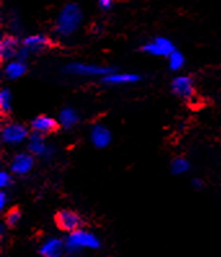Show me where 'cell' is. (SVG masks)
<instances>
[{
  "mask_svg": "<svg viewBox=\"0 0 221 257\" xmlns=\"http://www.w3.org/2000/svg\"><path fill=\"white\" fill-rule=\"evenodd\" d=\"M167 64H168V67H170L171 71H173V73H179V71H181V70L184 69L185 64H186V58H185L182 52H180L179 49H175V51L167 57Z\"/></svg>",
  "mask_w": 221,
  "mask_h": 257,
  "instance_id": "cell-19",
  "label": "cell"
},
{
  "mask_svg": "<svg viewBox=\"0 0 221 257\" xmlns=\"http://www.w3.org/2000/svg\"><path fill=\"white\" fill-rule=\"evenodd\" d=\"M56 225L60 230L65 233H71L83 226V218L80 217L78 212L70 208H62L56 213Z\"/></svg>",
  "mask_w": 221,
  "mask_h": 257,
  "instance_id": "cell-10",
  "label": "cell"
},
{
  "mask_svg": "<svg viewBox=\"0 0 221 257\" xmlns=\"http://www.w3.org/2000/svg\"><path fill=\"white\" fill-rule=\"evenodd\" d=\"M21 40L19 35L13 33L4 34L0 39V58L3 62L11 61L13 58H19L21 52Z\"/></svg>",
  "mask_w": 221,
  "mask_h": 257,
  "instance_id": "cell-11",
  "label": "cell"
},
{
  "mask_svg": "<svg viewBox=\"0 0 221 257\" xmlns=\"http://www.w3.org/2000/svg\"><path fill=\"white\" fill-rule=\"evenodd\" d=\"M16 176L11 172L10 170H2L0 171V189L3 190H10L15 185Z\"/></svg>",
  "mask_w": 221,
  "mask_h": 257,
  "instance_id": "cell-22",
  "label": "cell"
},
{
  "mask_svg": "<svg viewBox=\"0 0 221 257\" xmlns=\"http://www.w3.org/2000/svg\"><path fill=\"white\" fill-rule=\"evenodd\" d=\"M191 168V164L189 159L185 157H176L173 158L172 162L170 164V170L172 175L175 176H182L185 173H188Z\"/></svg>",
  "mask_w": 221,
  "mask_h": 257,
  "instance_id": "cell-20",
  "label": "cell"
},
{
  "mask_svg": "<svg viewBox=\"0 0 221 257\" xmlns=\"http://www.w3.org/2000/svg\"><path fill=\"white\" fill-rule=\"evenodd\" d=\"M39 253L42 257H64L66 253L65 239L58 236H48L40 243Z\"/></svg>",
  "mask_w": 221,
  "mask_h": 257,
  "instance_id": "cell-15",
  "label": "cell"
},
{
  "mask_svg": "<svg viewBox=\"0 0 221 257\" xmlns=\"http://www.w3.org/2000/svg\"><path fill=\"white\" fill-rule=\"evenodd\" d=\"M70 257H75V256H70Z\"/></svg>",
  "mask_w": 221,
  "mask_h": 257,
  "instance_id": "cell-26",
  "label": "cell"
},
{
  "mask_svg": "<svg viewBox=\"0 0 221 257\" xmlns=\"http://www.w3.org/2000/svg\"><path fill=\"white\" fill-rule=\"evenodd\" d=\"M84 13L78 3L65 4L58 12L53 25V33L58 39H69L79 31Z\"/></svg>",
  "mask_w": 221,
  "mask_h": 257,
  "instance_id": "cell-1",
  "label": "cell"
},
{
  "mask_svg": "<svg viewBox=\"0 0 221 257\" xmlns=\"http://www.w3.org/2000/svg\"><path fill=\"white\" fill-rule=\"evenodd\" d=\"M31 135L30 127L20 121L10 120L2 125L0 130V140L7 146L17 148L28 143L29 137Z\"/></svg>",
  "mask_w": 221,
  "mask_h": 257,
  "instance_id": "cell-3",
  "label": "cell"
},
{
  "mask_svg": "<svg viewBox=\"0 0 221 257\" xmlns=\"http://www.w3.org/2000/svg\"><path fill=\"white\" fill-rule=\"evenodd\" d=\"M57 120L61 128L64 130H73L80 123V114L73 106H65L58 111Z\"/></svg>",
  "mask_w": 221,
  "mask_h": 257,
  "instance_id": "cell-17",
  "label": "cell"
},
{
  "mask_svg": "<svg viewBox=\"0 0 221 257\" xmlns=\"http://www.w3.org/2000/svg\"><path fill=\"white\" fill-rule=\"evenodd\" d=\"M97 3H98V7H100V10L105 11H110L114 6V0H97Z\"/></svg>",
  "mask_w": 221,
  "mask_h": 257,
  "instance_id": "cell-24",
  "label": "cell"
},
{
  "mask_svg": "<svg viewBox=\"0 0 221 257\" xmlns=\"http://www.w3.org/2000/svg\"><path fill=\"white\" fill-rule=\"evenodd\" d=\"M28 61L22 58H13L7 61L3 65V76L8 82H16L19 79L24 78L28 73Z\"/></svg>",
  "mask_w": 221,
  "mask_h": 257,
  "instance_id": "cell-16",
  "label": "cell"
},
{
  "mask_svg": "<svg viewBox=\"0 0 221 257\" xmlns=\"http://www.w3.org/2000/svg\"><path fill=\"white\" fill-rule=\"evenodd\" d=\"M114 67L106 66L100 64H89V62H80V61H71L62 69L67 75L78 76V78H98L102 79L107 74L114 71Z\"/></svg>",
  "mask_w": 221,
  "mask_h": 257,
  "instance_id": "cell-4",
  "label": "cell"
},
{
  "mask_svg": "<svg viewBox=\"0 0 221 257\" xmlns=\"http://www.w3.org/2000/svg\"><path fill=\"white\" fill-rule=\"evenodd\" d=\"M35 159L30 152H19L13 154L10 162V171L16 177H25L33 172L35 167Z\"/></svg>",
  "mask_w": 221,
  "mask_h": 257,
  "instance_id": "cell-9",
  "label": "cell"
},
{
  "mask_svg": "<svg viewBox=\"0 0 221 257\" xmlns=\"http://www.w3.org/2000/svg\"><path fill=\"white\" fill-rule=\"evenodd\" d=\"M101 83L109 87H122V85H134L143 80V75L139 73H128V71H112L102 79Z\"/></svg>",
  "mask_w": 221,
  "mask_h": 257,
  "instance_id": "cell-12",
  "label": "cell"
},
{
  "mask_svg": "<svg viewBox=\"0 0 221 257\" xmlns=\"http://www.w3.org/2000/svg\"><path fill=\"white\" fill-rule=\"evenodd\" d=\"M176 49L175 43L167 37H154L153 39L148 40L141 46V51L144 53L153 57L167 58Z\"/></svg>",
  "mask_w": 221,
  "mask_h": 257,
  "instance_id": "cell-8",
  "label": "cell"
},
{
  "mask_svg": "<svg viewBox=\"0 0 221 257\" xmlns=\"http://www.w3.org/2000/svg\"><path fill=\"white\" fill-rule=\"evenodd\" d=\"M89 141L92 146L98 150L109 148L113 143V132L106 124L94 123L89 128Z\"/></svg>",
  "mask_w": 221,
  "mask_h": 257,
  "instance_id": "cell-13",
  "label": "cell"
},
{
  "mask_svg": "<svg viewBox=\"0 0 221 257\" xmlns=\"http://www.w3.org/2000/svg\"><path fill=\"white\" fill-rule=\"evenodd\" d=\"M22 218V213L19 208H10L4 215V224L8 227H13L19 224Z\"/></svg>",
  "mask_w": 221,
  "mask_h": 257,
  "instance_id": "cell-21",
  "label": "cell"
},
{
  "mask_svg": "<svg viewBox=\"0 0 221 257\" xmlns=\"http://www.w3.org/2000/svg\"><path fill=\"white\" fill-rule=\"evenodd\" d=\"M170 89L173 96L182 101H186V102L193 101L195 93H197L194 79L189 75H185V74H179V75L173 76V79L171 80Z\"/></svg>",
  "mask_w": 221,
  "mask_h": 257,
  "instance_id": "cell-6",
  "label": "cell"
},
{
  "mask_svg": "<svg viewBox=\"0 0 221 257\" xmlns=\"http://www.w3.org/2000/svg\"><path fill=\"white\" fill-rule=\"evenodd\" d=\"M13 109V93L11 88L3 87L0 89V112L2 115H10Z\"/></svg>",
  "mask_w": 221,
  "mask_h": 257,
  "instance_id": "cell-18",
  "label": "cell"
},
{
  "mask_svg": "<svg viewBox=\"0 0 221 257\" xmlns=\"http://www.w3.org/2000/svg\"><path fill=\"white\" fill-rule=\"evenodd\" d=\"M65 245H66V254L76 256L85 249H98L101 247V240L94 233L80 227L67 234L65 238Z\"/></svg>",
  "mask_w": 221,
  "mask_h": 257,
  "instance_id": "cell-2",
  "label": "cell"
},
{
  "mask_svg": "<svg viewBox=\"0 0 221 257\" xmlns=\"http://www.w3.org/2000/svg\"><path fill=\"white\" fill-rule=\"evenodd\" d=\"M10 202H11V195L8 193V190H0V209L4 211L7 207L10 206Z\"/></svg>",
  "mask_w": 221,
  "mask_h": 257,
  "instance_id": "cell-23",
  "label": "cell"
},
{
  "mask_svg": "<svg viewBox=\"0 0 221 257\" xmlns=\"http://www.w3.org/2000/svg\"><path fill=\"white\" fill-rule=\"evenodd\" d=\"M21 52H20L19 57L28 61V58H30L31 56L40 55L47 51L52 46V39L47 34L35 33L26 35L21 40Z\"/></svg>",
  "mask_w": 221,
  "mask_h": 257,
  "instance_id": "cell-5",
  "label": "cell"
},
{
  "mask_svg": "<svg viewBox=\"0 0 221 257\" xmlns=\"http://www.w3.org/2000/svg\"><path fill=\"white\" fill-rule=\"evenodd\" d=\"M26 150L30 152L35 158H39L42 161L49 162L52 161L56 155V148L53 145H49L46 141V136L42 135L31 134L26 143Z\"/></svg>",
  "mask_w": 221,
  "mask_h": 257,
  "instance_id": "cell-7",
  "label": "cell"
},
{
  "mask_svg": "<svg viewBox=\"0 0 221 257\" xmlns=\"http://www.w3.org/2000/svg\"><path fill=\"white\" fill-rule=\"evenodd\" d=\"M58 127L60 124H58L57 118L47 114H39L30 120L31 134L42 135V136L55 134Z\"/></svg>",
  "mask_w": 221,
  "mask_h": 257,
  "instance_id": "cell-14",
  "label": "cell"
},
{
  "mask_svg": "<svg viewBox=\"0 0 221 257\" xmlns=\"http://www.w3.org/2000/svg\"><path fill=\"white\" fill-rule=\"evenodd\" d=\"M191 186H193L195 190H202V189L204 188V182H203L202 179H198V177H195V179L191 180Z\"/></svg>",
  "mask_w": 221,
  "mask_h": 257,
  "instance_id": "cell-25",
  "label": "cell"
}]
</instances>
